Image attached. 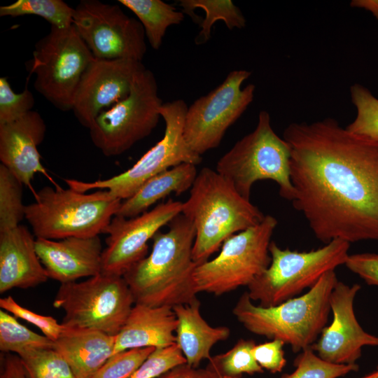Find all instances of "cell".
<instances>
[{
	"instance_id": "9",
	"label": "cell",
	"mask_w": 378,
	"mask_h": 378,
	"mask_svg": "<svg viewBox=\"0 0 378 378\" xmlns=\"http://www.w3.org/2000/svg\"><path fill=\"white\" fill-rule=\"evenodd\" d=\"M277 223L266 215L259 224L227 238L214 258L196 267L197 292L219 296L248 286L270 264L269 246Z\"/></svg>"
},
{
	"instance_id": "5",
	"label": "cell",
	"mask_w": 378,
	"mask_h": 378,
	"mask_svg": "<svg viewBox=\"0 0 378 378\" xmlns=\"http://www.w3.org/2000/svg\"><path fill=\"white\" fill-rule=\"evenodd\" d=\"M121 202L107 190L82 192L45 186L26 205L24 218L36 238L93 237L104 232Z\"/></svg>"
},
{
	"instance_id": "19",
	"label": "cell",
	"mask_w": 378,
	"mask_h": 378,
	"mask_svg": "<svg viewBox=\"0 0 378 378\" xmlns=\"http://www.w3.org/2000/svg\"><path fill=\"white\" fill-rule=\"evenodd\" d=\"M46 123L36 111L0 125V160L23 185L30 186L36 174H46L38 146L43 142Z\"/></svg>"
},
{
	"instance_id": "18",
	"label": "cell",
	"mask_w": 378,
	"mask_h": 378,
	"mask_svg": "<svg viewBox=\"0 0 378 378\" xmlns=\"http://www.w3.org/2000/svg\"><path fill=\"white\" fill-rule=\"evenodd\" d=\"M35 244L48 278L60 284L102 272L104 249L99 235L57 240L36 238Z\"/></svg>"
},
{
	"instance_id": "14",
	"label": "cell",
	"mask_w": 378,
	"mask_h": 378,
	"mask_svg": "<svg viewBox=\"0 0 378 378\" xmlns=\"http://www.w3.org/2000/svg\"><path fill=\"white\" fill-rule=\"evenodd\" d=\"M73 26L95 59L141 62L146 52L142 24L118 4L82 0L74 8Z\"/></svg>"
},
{
	"instance_id": "1",
	"label": "cell",
	"mask_w": 378,
	"mask_h": 378,
	"mask_svg": "<svg viewBox=\"0 0 378 378\" xmlns=\"http://www.w3.org/2000/svg\"><path fill=\"white\" fill-rule=\"evenodd\" d=\"M283 138L290 149L293 205L317 239L378 241V141L330 118L293 122Z\"/></svg>"
},
{
	"instance_id": "2",
	"label": "cell",
	"mask_w": 378,
	"mask_h": 378,
	"mask_svg": "<svg viewBox=\"0 0 378 378\" xmlns=\"http://www.w3.org/2000/svg\"><path fill=\"white\" fill-rule=\"evenodd\" d=\"M165 232L153 237L148 255L124 275L135 304L150 307L190 304L197 300L192 258L195 229L183 214L176 216Z\"/></svg>"
},
{
	"instance_id": "17",
	"label": "cell",
	"mask_w": 378,
	"mask_h": 378,
	"mask_svg": "<svg viewBox=\"0 0 378 378\" xmlns=\"http://www.w3.org/2000/svg\"><path fill=\"white\" fill-rule=\"evenodd\" d=\"M360 288L357 284L349 286L338 281L331 293L332 322L310 347L325 361L356 364L364 346H378V336L366 332L355 315L354 300Z\"/></svg>"
},
{
	"instance_id": "16",
	"label": "cell",
	"mask_w": 378,
	"mask_h": 378,
	"mask_svg": "<svg viewBox=\"0 0 378 378\" xmlns=\"http://www.w3.org/2000/svg\"><path fill=\"white\" fill-rule=\"evenodd\" d=\"M146 67L130 59H94L76 90L72 111L78 121L89 129L103 111L125 99L136 75Z\"/></svg>"
},
{
	"instance_id": "36",
	"label": "cell",
	"mask_w": 378,
	"mask_h": 378,
	"mask_svg": "<svg viewBox=\"0 0 378 378\" xmlns=\"http://www.w3.org/2000/svg\"><path fill=\"white\" fill-rule=\"evenodd\" d=\"M186 363L178 346L155 349L129 378H157L171 368Z\"/></svg>"
},
{
	"instance_id": "31",
	"label": "cell",
	"mask_w": 378,
	"mask_h": 378,
	"mask_svg": "<svg viewBox=\"0 0 378 378\" xmlns=\"http://www.w3.org/2000/svg\"><path fill=\"white\" fill-rule=\"evenodd\" d=\"M27 378H76L55 349H31L18 355Z\"/></svg>"
},
{
	"instance_id": "3",
	"label": "cell",
	"mask_w": 378,
	"mask_h": 378,
	"mask_svg": "<svg viewBox=\"0 0 378 378\" xmlns=\"http://www.w3.org/2000/svg\"><path fill=\"white\" fill-rule=\"evenodd\" d=\"M181 214L195 229L192 258L197 265L207 261L227 238L259 224L265 216L228 180L209 167L197 174Z\"/></svg>"
},
{
	"instance_id": "10",
	"label": "cell",
	"mask_w": 378,
	"mask_h": 378,
	"mask_svg": "<svg viewBox=\"0 0 378 378\" xmlns=\"http://www.w3.org/2000/svg\"><path fill=\"white\" fill-rule=\"evenodd\" d=\"M188 106L184 100L163 103L160 116L165 123L163 137L127 170L104 180L84 182L65 179L69 188L86 192L107 190L121 200L131 197L151 177L182 163L197 165L202 156L192 151L183 134Z\"/></svg>"
},
{
	"instance_id": "39",
	"label": "cell",
	"mask_w": 378,
	"mask_h": 378,
	"mask_svg": "<svg viewBox=\"0 0 378 378\" xmlns=\"http://www.w3.org/2000/svg\"><path fill=\"white\" fill-rule=\"evenodd\" d=\"M346 267L358 274L369 286L378 287V253H363L349 255Z\"/></svg>"
},
{
	"instance_id": "28",
	"label": "cell",
	"mask_w": 378,
	"mask_h": 378,
	"mask_svg": "<svg viewBox=\"0 0 378 378\" xmlns=\"http://www.w3.org/2000/svg\"><path fill=\"white\" fill-rule=\"evenodd\" d=\"M74 13V8L62 0H18L0 7L1 17L33 15L61 29L73 25Z\"/></svg>"
},
{
	"instance_id": "8",
	"label": "cell",
	"mask_w": 378,
	"mask_h": 378,
	"mask_svg": "<svg viewBox=\"0 0 378 378\" xmlns=\"http://www.w3.org/2000/svg\"><path fill=\"white\" fill-rule=\"evenodd\" d=\"M134 304L124 277L103 272L80 282L61 284L52 302L64 312V326L112 336L120 332Z\"/></svg>"
},
{
	"instance_id": "22",
	"label": "cell",
	"mask_w": 378,
	"mask_h": 378,
	"mask_svg": "<svg viewBox=\"0 0 378 378\" xmlns=\"http://www.w3.org/2000/svg\"><path fill=\"white\" fill-rule=\"evenodd\" d=\"M54 349L62 356L76 378H92L113 356L115 336L77 328H64Z\"/></svg>"
},
{
	"instance_id": "42",
	"label": "cell",
	"mask_w": 378,
	"mask_h": 378,
	"mask_svg": "<svg viewBox=\"0 0 378 378\" xmlns=\"http://www.w3.org/2000/svg\"><path fill=\"white\" fill-rule=\"evenodd\" d=\"M350 5L370 11L378 20V0H353Z\"/></svg>"
},
{
	"instance_id": "30",
	"label": "cell",
	"mask_w": 378,
	"mask_h": 378,
	"mask_svg": "<svg viewBox=\"0 0 378 378\" xmlns=\"http://www.w3.org/2000/svg\"><path fill=\"white\" fill-rule=\"evenodd\" d=\"M23 183L0 164V232L20 225L25 216L22 203Z\"/></svg>"
},
{
	"instance_id": "4",
	"label": "cell",
	"mask_w": 378,
	"mask_h": 378,
	"mask_svg": "<svg viewBox=\"0 0 378 378\" xmlns=\"http://www.w3.org/2000/svg\"><path fill=\"white\" fill-rule=\"evenodd\" d=\"M337 281L335 272H328L305 293L270 307L255 304L246 291L232 314L249 332L281 340L300 353L310 348L326 327L330 297Z\"/></svg>"
},
{
	"instance_id": "27",
	"label": "cell",
	"mask_w": 378,
	"mask_h": 378,
	"mask_svg": "<svg viewBox=\"0 0 378 378\" xmlns=\"http://www.w3.org/2000/svg\"><path fill=\"white\" fill-rule=\"evenodd\" d=\"M253 340L240 339L227 351L211 356L206 367L220 378H241L244 374L262 373L263 369L255 360Z\"/></svg>"
},
{
	"instance_id": "32",
	"label": "cell",
	"mask_w": 378,
	"mask_h": 378,
	"mask_svg": "<svg viewBox=\"0 0 378 378\" xmlns=\"http://www.w3.org/2000/svg\"><path fill=\"white\" fill-rule=\"evenodd\" d=\"M350 95L356 115L346 128L378 141V99L368 88L358 83L351 86Z\"/></svg>"
},
{
	"instance_id": "7",
	"label": "cell",
	"mask_w": 378,
	"mask_h": 378,
	"mask_svg": "<svg viewBox=\"0 0 378 378\" xmlns=\"http://www.w3.org/2000/svg\"><path fill=\"white\" fill-rule=\"evenodd\" d=\"M349 246L347 241L334 239L316 250L300 252L283 249L272 241L270 264L247 286V293L252 301L264 307L297 297L326 272L344 265Z\"/></svg>"
},
{
	"instance_id": "25",
	"label": "cell",
	"mask_w": 378,
	"mask_h": 378,
	"mask_svg": "<svg viewBox=\"0 0 378 378\" xmlns=\"http://www.w3.org/2000/svg\"><path fill=\"white\" fill-rule=\"evenodd\" d=\"M118 2L136 15L150 46L155 50L160 48L168 27L180 24L184 19L183 12L162 0H119Z\"/></svg>"
},
{
	"instance_id": "21",
	"label": "cell",
	"mask_w": 378,
	"mask_h": 378,
	"mask_svg": "<svg viewBox=\"0 0 378 378\" xmlns=\"http://www.w3.org/2000/svg\"><path fill=\"white\" fill-rule=\"evenodd\" d=\"M176 328L177 318L172 307L134 304L115 336L113 354L132 349L173 345L176 343Z\"/></svg>"
},
{
	"instance_id": "41",
	"label": "cell",
	"mask_w": 378,
	"mask_h": 378,
	"mask_svg": "<svg viewBox=\"0 0 378 378\" xmlns=\"http://www.w3.org/2000/svg\"><path fill=\"white\" fill-rule=\"evenodd\" d=\"M0 378H27L18 355L12 353H3L1 356Z\"/></svg>"
},
{
	"instance_id": "24",
	"label": "cell",
	"mask_w": 378,
	"mask_h": 378,
	"mask_svg": "<svg viewBox=\"0 0 378 378\" xmlns=\"http://www.w3.org/2000/svg\"><path fill=\"white\" fill-rule=\"evenodd\" d=\"M197 175L196 165L182 163L146 181L131 197L122 200L115 216L133 218L167 195L190 189Z\"/></svg>"
},
{
	"instance_id": "29",
	"label": "cell",
	"mask_w": 378,
	"mask_h": 378,
	"mask_svg": "<svg viewBox=\"0 0 378 378\" xmlns=\"http://www.w3.org/2000/svg\"><path fill=\"white\" fill-rule=\"evenodd\" d=\"M55 342L33 332L4 309L0 310V350L18 355L31 349H54Z\"/></svg>"
},
{
	"instance_id": "13",
	"label": "cell",
	"mask_w": 378,
	"mask_h": 378,
	"mask_svg": "<svg viewBox=\"0 0 378 378\" xmlns=\"http://www.w3.org/2000/svg\"><path fill=\"white\" fill-rule=\"evenodd\" d=\"M251 74L244 69L230 71L220 85L188 107L183 134L195 153L202 155L218 147L227 130L253 102L255 86L248 84L241 89Z\"/></svg>"
},
{
	"instance_id": "15",
	"label": "cell",
	"mask_w": 378,
	"mask_h": 378,
	"mask_svg": "<svg viewBox=\"0 0 378 378\" xmlns=\"http://www.w3.org/2000/svg\"><path fill=\"white\" fill-rule=\"evenodd\" d=\"M183 202L168 200L133 218L115 216L104 230L102 272L123 275L148 255V241L181 214Z\"/></svg>"
},
{
	"instance_id": "12",
	"label": "cell",
	"mask_w": 378,
	"mask_h": 378,
	"mask_svg": "<svg viewBox=\"0 0 378 378\" xmlns=\"http://www.w3.org/2000/svg\"><path fill=\"white\" fill-rule=\"evenodd\" d=\"M94 59L74 27L57 28L35 44L30 74L34 89L58 110L72 111L80 80Z\"/></svg>"
},
{
	"instance_id": "33",
	"label": "cell",
	"mask_w": 378,
	"mask_h": 378,
	"mask_svg": "<svg viewBox=\"0 0 378 378\" xmlns=\"http://www.w3.org/2000/svg\"><path fill=\"white\" fill-rule=\"evenodd\" d=\"M295 370L281 378H339L358 370V365H338L321 359L311 348L301 351L295 358Z\"/></svg>"
},
{
	"instance_id": "44",
	"label": "cell",
	"mask_w": 378,
	"mask_h": 378,
	"mask_svg": "<svg viewBox=\"0 0 378 378\" xmlns=\"http://www.w3.org/2000/svg\"><path fill=\"white\" fill-rule=\"evenodd\" d=\"M377 368H378V365H377Z\"/></svg>"
},
{
	"instance_id": "6",
	"label": "cell",
	"mask_w": 378,
	"mask_h": 378,
	"mask_svg": "<svg viewBox=\"0 0 378 378\" xmlns=\"http://www.w3.org/2000/svg\"><path fill=\"white\" fill-rule=\"evenodd\" d=\"M290 158L288 144L272 129L269 113L261 111L254 130L218 160L216 171L246 200H250L256 181L272 180L279 186L280 196L292 202L295 190L290 176Z\"/></svg>"
},
{
	"instance_id": "23",
	"label": "cell",
	"mask_w": 378,
	"mask_h": 378,
	"mask_svg": "<svg viewBox=\"0 0 378 378\" xmlns=\"http://www.w3.org/2000/svg\"><path fill=\"white\" fill-rule=\"evenodd\" d=\"M200 304L197 300L172 307L177 318L176 344L186 363L193 368H198L203 360H209L214 345L227 340L230 335L227 327L211 326L201 314Z\"/></svg>"
},
{
	"instance_id": "20",
	"label": "cell",
	"mask_w": 378,
	"mask_h": 378,
	"mask_svg": "<svg viewBox=\"0 0 378 378\" xmlns=\"http://www.w3.org/2000/svg\"><path fill=\"white\" fill-rule=\"evenodd\" d=\"M36 239L22 225L0 232V293L29 288L48 278L36 250Z\"/></svg>"
},
{
	"instance_id": "37",
	"label": "cell",
	"mask_w": 378,
	"mask_h": 378,
	"mask_svg": "<svg viewBox=\"0 0 378 378\" xmlns=\"http://www.w3.org/2000/svg\"><path fill=\"white\" fill-rule=\"evenodd\" d=\"M1 309L12 314L16 318H22L39 328L43 335L55 341L62 332L64 326L50 316H43L29 310L19 304L9 295L0 299Z\"/></svg>"
},
{
	"instance_id": "35",
	"label": "cell",
	"mask_w": 378,
	"mask_h": 378,
	"mask_svg": "<svg viewBox=\"0 0 378 378\" xmlns=\"http://www.w3.org/2000/svg\"><path fill=\"white\" fill-rule=\"evenodd\" d=\"M35 100L27 84L22 92H15L6 77L0 78V125L13 122L32 111Z\"/></svg>"
},
{
	"instance_id": "40",
	"label": "cell",
	"mask_w": 378,
	"mask_h": 378,
	"mask_svg": "<svg viewBox=\"0 0 378 378\" xmlns=\"http://www.w3.org/2000/svg\"><path fill=\"white\" fill-rule=\"evenodd\" d=\"M157 378H220L207 368H193L187 363L178 365Z\"/></svg>"
},
{
	"instance_id": "38",
	"label": "cell",
	"mask_w": 378,
	"mask_h": 378,
	"mask_svg": "<svg viewBox=\"0 0 378 378\" xmlns=\"http://www.w3.org/2000/svg\"><path fill=\"white\" fill-rule=\"evenodd\" d=\"M284 344L281 340H272L270 342L255 344L252 349V354L262 369L272 373L280 372L286 364L283 350Z\"/></svg>"
},
{
	"instance_id": "43",
	"label": "cell",
	"mask_w": 378,
	"mask_h": 378,
	"mask_svg": "<svg viewBox=\"0 0 378 378\" xmlns=\"http://www.w3.org/2000/svg\"><path fill=\"white\" fill-rule=\"evenodd\" d=\"M360 378H378V368H376V370Z\"/></svg>"
},
{
	"instance_id": "34",
	"label": "cell",
	"mask_w": 378,
	"mask_h": 378,
	"mask_svg": "<svg viewBox=\"0 0 378 378\" xmlns=\"http://www.w3.org/2000/svg\"><path fill=\"white\" fill-rule=\"evenodd\" d=\"M155 349L139 348L115 354L92 378H129Z\"/></svg>"
},
{
	"instance_id": "26",
	"label": "cell",
	"mask_w": 378,
	"mask_h": 378,
	"mask_svg": "<svg viewBox=\"0 0 378 378\" xmlns=\"http://www.w3.org/2000/svg\"><path fill=\"white\" fill-rule=\"evenodd\" d=\"M179 6L183 13L190 15L195 19L194 10L202 9L205 18L201 20V31L195 38L197 44L206 43L211 37L214 24L223 21L229 29H241L246 26V19L240 9L230 0H181Z\"/></svg>"
},
{
	"instance_id": "11",
	"label": "cell",
	"mask_w": 378,
	"mask_h": 378,
	"mask_svg": "<svg viewBox=\"0 0 378 378\" xmlns=\"http://www.w3.org/2000/svg\"><path fill=\"white\" fill-rule=\"evenodd\" d=\"M162 104L155 76L145 68L130 94L94 119L89 128L93 144L106 157L124 153L155 128Z\"/></svg>"
}]
</instances>
